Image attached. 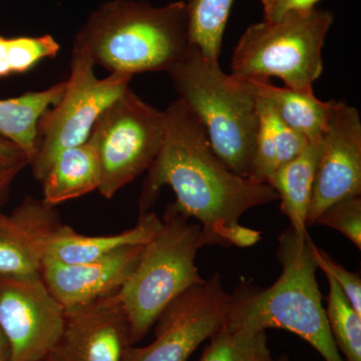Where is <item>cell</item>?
Masks as SVG:
<instances>
[{
	"instance_id": "cell-1",
	"label": "cell",
	"mask_w": 361,
	"mask_h": 361,
	"mask_svg": "<svg viewBox=\"0 0 361 361\" xmlns=\"http://www.w3.org/2000/svg\"><path fill=\"white\" fill-rule=\"evenodd\" d=\"M165 114V139L144 180L140 214L151 211L161 189L169 186L180 212L198 221L207 246L255 245L261 232L243 227L240 218L254 207L278 200L276 192L226 167L200 121L180 99Z\"/></svg>"
},
{
	"instance_id": "cell-2",
	"label": "cell",
	"mask_w": 361,
	"mask_h": 361,
	"mask_svg": "<svg viewBox=\"0 0 361 361\" xmlns=\"http://www.w3.org/2000/svg\"><path fill=\"white\" fill-rule=\"evenodd\" d=\"M312 244L310 236L299 238L290 228L285 230L277 247L281 275L268 288L240 282L230 294L223 326L251 332L287 330L307 341L325 361H344L330 332Z\"/></svg>"
},
{
	"instance_id": "cell-3",
	"label": "cell",
	"mask_w": 361,
	"mask_h": 361,
	"mask_svg": "<svg viewBox=\"0 0 361 361\" xmlns=\"http://www.w3.org/2000/svg\"><path fill=\"white\" fill-rule=\"evenodd\" d=\"M73 45L110 73L167 71L189 51L186 2L156 7L113 0L90 14Z\"/></svg>"
},
{
	"instance_id": "cell-4",
	"label": "cell",
	"mask_w": 361,
	"mask_h": 361,
	"mask_svg": "<svg viewBox=\"0 0 361 361\" xmlns=\"http://www.w3.org/2000/svg\"><path fill=\"white\" fill-rule=\"evenodd\" d=\"M180 99L203 125L226 167L250 178L258 130V94L251 80L227 75L197 47L167 71Z\"/></svg>"
},
{
	"instance_id": "cell-5",
	"label": "cell",
	"mask_w": 361,
	"mask_h": 361,
	"mask_svg": "<svg viewBox=\"0 0 361 361\" xmlns=\"http://www.w3.org/2000/svg\"><path fill=\"white\" fill-rule=\"evenodd\" d=\"M161 227L142 247L141 256L116 293L130 325L133 344L144 339L161 311L188 289L203 283L197 253L207 246L202 228L169 204Z\"/></svg>"
},
{
	"instance_id": "cell-6",
	"label": "cell",
	"mask_w": 361,
	"mask_h": 361,
	"mask_svg": "<svg viewBox=\"0 0 361 361\" xmlns=\"http://www.w3.org/2000/svg\"><path fill=\"white\" fill-rule=\"evenodd\" d=\"M334 21V13L314 7L254 23L235 47L231 75L258 82L276 77L289 89L312 90L323 71V45Z\"/></svg>"
},
{
	"instance_id": "cell-7",
	"label": "cell",
	"mask_w": 361,
	"mask_h": 361,
	"mask_svg": "<svg viewBox=\"0 0 361 361\" xmlns=\"http://www.w3.org/2000/svg\"><path fill=\"white\" fill-rule=\"evenodd\" d=\"M94 66L89 52L73 45L65 92L44 111L37 127V153L30 167L39 182L61 152L89 140L99 116L130 87L133 77L110 73L99 78Z\"/></svg>"
},
{
	"instance_id": "cell-8",
	"label": "cell",
	"mask_w": 361,
	"mask_h": 361,
	"mask_svg": "<svg viewBox=\"0 0 361 361\" xmlns=\"http://www.w3.org/2000/svg\"><path fill=\"white\" fill-rule=\"evenodd\" d=\"M165 111L142 101L130 87L97 118L89 139L96 146L102 167L99 192L111 199L148 171L163 145Z\"/></svg>"
},
{
	"instance_id": "cell-9",
	"label": "cell",
	"mask_w": 361,
	"mask_h": 361,
	"mask_svg": "<svg viewBox=\"0 0 361 361\" xmlns=\"http://www.w3.org/2000/svg\"><path fill=\"white\" fill-rule=\"evenodd\" d=\"M230 294L219 273L180 294L155 323V339L133 345L125 361H188L206 339L224 325Z\"/></svg>"
},
{
	"instance_id": "cell-10",
	"label": "cell",
	"mask_w": 361,
	"mask_h": 361,
	"mask_svg": "<svg viewBox=\"0 0 361 361\" xmlns=\"http://www.w3.org/2000/svg\"><path fill=\"white\" fill-rule=\"evenodd\" d=\"M66 310L39 274L0 275V329L9 345L8 361H37L58 345Z\"/></svg>"
},
{
	"instance_id": "cell-11",
	"label": "cell",
	"mask_w": 361,
	"mask_h": 361,
	"mask_svg": "<svg viewBox=\"0 0 361 361\" xmlns=\"http://www.w3.org/2000/svg\"><path fill=\"white\" fill-rule=\"evenodd\" d=\"M361 194V121L360 111L334 101L320 147L308 226L329 206Z\"/></svg>"
},
{
	"instance_id": "cell-12",
	"label": "cell",
	"mask_w": 361,
	"mask_h": 361,
	"mask_svg": "<svg viewBox=\"0 0 361 361\" xmlns=\"http://www.w3.org/2000/svg\"><path fill=\"white\" fill-rule=\"evenodd\" d=\"M133 345L127 315L114 294L66 310L54 353L61 361H125Z\"/></svg>"
},
{
	"instance_id": "cell-13",
	"label": "cell",
	"mask_w": 361,
	"mask_h": 361,
	"mask_svg": "<svg viewBox=\"0 0 361 361\" xmlns=\"http://www.w3.org/2000/svg\"><path fill=\"white\" fill-rule=\"evenodd\" d=\"M142 247H125L78 264L42 260L40 276L65 310H73L118 293L134 271Z\"/></svg>"
},
{
	"instance_id": "cell-14",
	"label": "cell",
	"mask_w": 361,
	"mask_h": 361,
	"mask_svg": "<svg viewBox=\"0 0 361 361\" xmlns=\"http://www.w3.org/2000/svg\"><path fill=\"white\" fill-rule=\"evenodd\" d=\"M56 207L26 197L7 215L0 210V275L26 277L39 274V241L59 222Z\"/></svg>"
},
{
	"instance_id": "cell-15",
	"label": "cell",
	"mask_w": 361,
	"mask_h": 361,
	"mask_svg": "<svg viewBox=\"0 0 361 361\" xmlns=\"http://www.w3.org/2000/svg\"><path fill=\"white\" fill-rule=\"evenodd\" d=\"M161 224V218L148 211L140 214L137 224L130 229L106 236H87L59 221L40 239V253L42 260L61 264L90 262L125 247L145 245Z\"/></svg>"
},
{
	"instance_id": "cell-16",
	"label": "cell",
	"mask_w": 361,
	"mask_h": 361,
	"mask_svg": "<svg viewBox=\"0 0 361 361\" xmlns=\"http://www.w3.org/2000/svg\"><path fill=\"white\" fill-rule=\"evenodd\" d=\"M102 182V167L94 142L84 144L61 152L40 180L42 200L56 207L65 202L80 198L97 191Z\"/></svg>"
},
{
	"instance_id": "cell-17",
	"label": "cell",
	"mask_w": 361,
	"mask_h": 361,
	"mask_svg": "<svg viewBox=\"0 0 361 361\" xmlns=\"http://www.w3.org/2000/svg\"><path fill=\"white\" fill-rule=\"evenodd\" d=\"M250 179L267 184L276 171L302 153L310 142L281 120L268 99L259 96Z\"/></svg>"
},
{
	"instance_id": "cell-18",
	"label": "cell",
	"mask_w": 361,
	"mask_h": 361,
	"mask_svg": "<svg viewBox=\"0 0 361 361\" xmlns=\"http://www.w3.org/2000/svg\"><path fill=\"white\" fill-rule=\"evenodd\" d=\"M320 147L322 142H310L300 155L276 171L267 182L276 192L278 200L281 201V211L299 238L310 236L307 217Z\"/></svg>"
},
{
	"instance_id": "cell-19",
	"label": "cell",
	"mask_w": 361,
	"mask_h": 361,
	"mask_svg": "<svg viewBox=\"0 0 361 361\" xmlns=\"http://www.w3.org/2000/svg\"><path fill=\"white\" fill-rule=\"evenodd\" d=\"M65 89L66 80H63L39 92L0 99V135L23 151L30 166L37 153L40 118L58 103Z\"/></svg>"
},
{
	"instance_id": "cell-20",
	"label": "cell",
	"mask_w": 361,
	"mask_h": 361,
	"mask_svg": "<svg viewBox=\"0 0 361 361\" xmlns=\"http://www.w3.org/2000/svg\"><path fill=\"white\" fill-rule=\"evenodd\" d=\"M259 96L268 99L278 116L292 130L310 142H322L329 125L332 102H322L313 90H295L277 87L268 82L251 80Z\"/></svg>"
},
{
	"instance_id": "cell-21",
	"label": "cell",
	"mask_w": 361,
	"mask_h": 361,
	"mask_svg": "<svg viewBox=\"0 0 361 361\" xmlns=\"http://www.w3.org/2000/svg\"><path fill=\"white\" fill-rule=\"evenodd\" d=\"M234 0H188V39L209 61L219 63L223 35Z\"/></svg>"
},
{
	"instance_id": "cell-22",
	"label": "cell",
	"mask_w": 361,
	"mask_h": 361,
	"mask_svg": "<svg viewBox=\"0 0 361 361\" xmlns=\"http://www.w3.org/2000/svg\"><path fill=\"white\" fill-rule=\"evenodd\" d=\"M326 316L330 332L344 361H361V314L349 302L338 285L327 277Z\"/></svg>"
},
{
	"instance_id": "cell-23",
	"label": "cell",
	"mask_w": 361,
	"mask_h": 361,
	"mask_svg": "<svg viewBox=\"0 0 361 361\" xmlns=\"http://www.w3.org/2000/svg\"><path fill=\"white\" fill-rule=\"evenodd\" d=\"M207 346L200 361H270L266 332L221 327Z\"/></svg>"
},
{
	"instance_id": "cell-24",
	"label": "cell",
	"mask_w": 361,
	"mask_h": 361,
	"mask_svg": "<svg viewBox=\"0 0 361 361\" xmlns=\"http://www.w3.org/2000/svg\"><path fill=\"white\" fill-rule=\"evenodd\" d=\"M61 44L51 35L0 37V78L25 73L47 59H54Z\"/></svg>"
},
{
	"instance_id": "cell-25",
	"label": "cell",
	"mask_w": 361,
	"mask_h": 361,
	"mask_svg": "<svg viewBox=\"0 0 361 361\" xmlns=\"http://www.w3.org/2000/svg\"><path fill=\"white\" fill-rule=\"evenodd\" d=\"M314 225L336 230L361 249V198L350 197L329 206L315 221Z\"/></svg>"
},
{
	"instance_id": "cell-26",
	"label": "cell",
	"mask_w": 361,
	"mask_h": 361,
	"mask_svg": "<svg viewBox=\"0 0 361 361\" xmlns=\"http://www.w3.org/2000/svg\"><path fill=\"white\" fill-rule=\"evenodd\" d=\"M313 257L317 268L338 285L353 308L361 314V279L356 273L349 272L336 262L326 252L312 244Z\"/></svg>"
},
{
	"instance_id": "cell-27",
	"label": "cell",
	"mask_w": 361,
	"mask_h": 361,
	"mask_svg": "<svg viewBox=\"0 0 361 361\" xmlns=\"http://www.w3.org/2000/svg\"><path fill=\"white\" fill-rule=\"evenodd\" d=\"M320 0H261L263 18L267 21H275L286 14L295 11H310L314 8Z\"/></svg>"
},
{
	"instance_id": "cell-28",
	"label": "cell",
	"mask_w": 361,
	"mask_h": 361,
	"mask_svg": "<svg viewBox=\"0 0 361 361\" xmlns=\"http://www.w3.org/2000/svg\"><path fill=\"white\" fill-rule=\"evenodd\" d=\"M27 163H0V208L8 199L11 187Z\"/></svg>"
},
{
	"instance_id": "cell-29",
	"label": "cell",
	"mask_w": 361,
	"mask_h": 361,
	"mask_svg": "<svg viewBox=\"0 0 361 361\" xmlns=\"http://www.w3.org/2000/svg\"><path fill=\"white\" fill-rule=\"evenodd\" d=\"M0 163H28L20 148L0 135Z\"/></svg>"
},
{
	"instance_id": "cell-30",
	"label": "cell",
	"mask_w": 361,
	"mask_h": 361,
	"mask_svg": "<svg viewBox=\"0 0 361 361\" xmlns=\"http://www.w3.org/2000/svg\"><path fill=\"white\" fill-rule=\"evenodd\" d=\"M9 360V345L6 336L0 329V361Z\"/></svg>"
},
{
	"instance_id": "cell-31",
	"label": "cell",
	"mask_w": 361,
	"mask_h": 361,
	"mask_svg": "<svg viewBox=\"0 0 361 361\" xmlns=\"http://www.w3.org/2000/svg\"><path fill=\"white\" fill-rule=\"evenodd\" d=\"M37 361H61V358L59 357L58 355H56V353L52 351L51 353H49V355L45 356V357L42 358V360H37Z\"/></svg>"
},
{
	"instance_id": "cell-32",
	"label": "cell",
	"mask_w": 361,
	"mask_h": 361,
	"mask_svg": "<svg viewBox=\"0 0 361 361\" xmlns=\"http://www.w3.org/2000/svg\"><path fill=\"white\" fill-rule=\"evenodd\" d=\"M270 361H289L288 358H287V356H281V357L278 358V360H271Z\"/></svg>"
}]
</instances>
